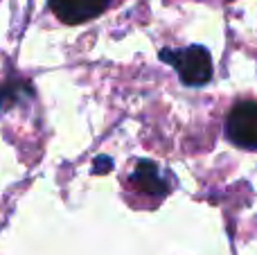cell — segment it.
<instances>
[{
    "instance_id": "cell-1",
    "label": "cell",
    "mask_w": 257,
    "mask_h": 255,
    "mask_svg": "<svg viewBox=\"0 0 257 255\" xmlns=\"http://www.w3.org/2000/svg\"><path fill=\"white\" fill-rule=\"evenodd\" d=\"M160 59L176 68L185 86H203L212 79V59L203 45H190L183 50H160Z\"/></svg>"
},
{
    "instance_id": "cell-2",
    "label": "cell",
    "mask_w": 257,
    "mask_h": 255,
    "mask_svg": "<svg viewBox=\"0 0 257 255\" xmlns=\"http://www.w3.org/2000/svg\"><path fill=\"white\" fill-rule=\"evenodd\" d=\"M226 134L237 147L257 149V102H241L226 120Z\"/></svg>"
},
{
    "instance_id": "cell-3",
    "label": "cell",
    "mask_w": 257,
    "mask_h": 255,
    "mask_svg": "<svg viewBox=\"0 0 257 255\" xmlns=\"http://www.w3.org/2000/svg\"><path fill=\"white\" fill-rule=\"evenodd\" d=\"M111 0H50V9L57 14L59 21L77 25L99 16L108 7Z\"/></svg>"
},
{
    "instance_id": "cell-4",
    "label": "cell",
    "mask_w": 257,
    "mask_h": 255,
    "mask_svg": "<svg viewBox=\"0 0 257 255\" xmlns=\"http://www.w3.org/2000/svg\"><path fill=\"white\" fill-rule=\"evenodd\" d=\"M131 181L136 183L138 190H142L145 194L151 197H165L169 192V185L160 179L158 165L151 161H140L136 165V172L131 174Z\"/></svg>"
},
{
    "instance_id": "cell-5",
    "label": "cell",
    "mask_w": 257,
    "mask_h": 255,
    "mask_svg": "<svg viewBox=\"0 0 257 255\" xmlns=\"http://www.w3.org/2000/svg\"><path fill=\"white\" fill-rule=\"evenodd\" d=\"M113 170V158L111 156H97L93 161V172L95 174H108Z\"/></svg>"
},
{
    "instance_id": "cell-6",
    "label": "cell",
    "mask_w": 257,
    "mask_h": 255,
    "mask_svg": "<svg viewBox=\"0 0 257 255\" xmlns=\"http://www.w3.org/2000/svg\"><path fill=\"white\" fill-rule=\"evenodd\" d=\"M3 99H5V90H0V106H3Z\"/></svg>"
}]
</instances>
